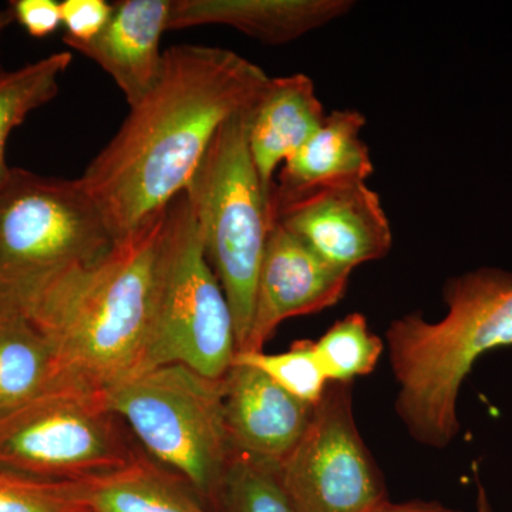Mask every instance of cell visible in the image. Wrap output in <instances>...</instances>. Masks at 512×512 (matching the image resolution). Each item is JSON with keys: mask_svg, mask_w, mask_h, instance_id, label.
Returning a JSON list of instances; mask_svg holds the SVG:
<instances>
[{"mask_svg": "<svg viewBox=\"0 0 512 512\" xmlns=\"http://www.w3.org/2000/svg\"><path fill=\"white\" fill-rule=\"evenodd\" d=\"M268 82L232 50H165L154 89L80 177L116 241L183 194L222 124L254 106Z\"/></svg>", "mask_w": 512, "mask_h": 512, "instance_id": "cell-1", "label": "cell"}, {"mask_svg": "<svg viewBox=\"0 0 512 512\" xmlns=\"http://www.w3.org/2000/svg\"><path fill=\"white\" fill-rule=\"evenodd\" d=\"M165 215L167 208L26 309L55 348L62 382L106 392L143 369Z\"/></svg>", "mask_w": 512, "mask_h": 512, "instance_id": "cell-2", "label": "cell"}, {"mask_svg": "<svg viewBox=\"0 0 512 512\" xmlns=\"http://www.w3.org/2000/svg\"><path fill=\"white\" fill-rule=\"evenodd\" d=\"M447 313L394 319L386 330L397 416L417 443L446 448L460 433L461 386L481 356L512 346V272L481 266L448 279Z\"/></svg>", "mask_w": 512, "mask_h": 512, "instance_id": "cell-3", "label": "cell"}, {"mask_svg": "<svg viewBox=\"0 0 512 512\" xmlns=\"http://www.w3.org/2000/svg\"><path fill=\"white\" fill-rule=\"evenodd\" d=\"M151 460L184 481L212 512L234 451L224 416V379L184 365L151 367L104 392Z\"/></svg>", "mask_w": 512, "mask_h": 512, "instance_id": "cell-4", "label": "cell"}, {"mask_svg": "<svg viewBox=\"0 0 512 512\" xmlns=\"http://www.w3.org/2000/svg\"><path fill=\"white\" fill-rule=\"evenodd\" d=\"M116 244L80 178L12 168L0 185V303L26 309Z\"/></svg>", "mask_w": 512, "mask_h": 512, "instance_id": "cell-5", "label": "cell"}, {"mask_svg": "<svg viewBox=\"0 0 512 512\" xmlns=\"http://www.w3.org/2000/svg\"><path fill=\"white\" fill-rule=\"evenodd\" d=\"M249 110L222 124L184 191L231 308L237 352L247 343L259 269L274 227L269 195L249 151Z\"/></svg>", "mask_w": 512, "mask_h": 512, "instance_id": "cell-6", "label": "cell"}, {"mask_svg": "<svg viewBox=\"0 0 512 512\" xmlns=\"http://www.w3.org/2000/svg\"><path fill=\"white\" fill-rule=\"evenodd\" d=\"M143 454L106 394L62 382L0 419V471L53 484L117 473Z\"/></svg>", "mask_w": 512, "mask_h": 512, "instance_id": "cell-7", "label": "cell"}, {"mask_svg": "<svg viewBox=\"0 0 512 512\" xmlns=\"http://www.w3.org/2000/svg\"><path fill=\"white\" fill-rule=\"evenodd\" d=\"M237 353L234 318L185 192L167 207L143 370L184 365L222 380Z\"/></svg>", "mask_w": 512, "mask_h": 512, "instance_id": "cell-8", "label": "cell"}, {"mask_svg": "<svg viewBox=\"0 0 512 512\" xmlns=\"http://www.w3.org/2000/svg\"><path fill=\"white\" fill-rule=\"evenodd\" d=\"M278 474L296 512H377L390 503L382 471L357 429L353 383H328Z\"/></svg>", "mask_w": 512, "mask_h": 512, "instance_id": "cell-9", "label": "cell"}, {"mask_svg": "<svg viewBox=\"0 0 512 512\" xmlns=\"http://www.w3.org/2000/svg\"><path fill=\"white\" fill-rule=\"evenodd\" d=\"M275 222L329 264L352 271L389 254L393 232L379 194L367 183L323 188L293 202Z\"/></svg>", "mask_w": 512, "mask_h": 512, "instance_id": "cell-10", "label": "cell"}, {"mask_svg": "<svg viewBox=\"0 0 512 512\" xmlns=\"http://www.w3.org/2000/svg\"><path fill=\"white\" fill-rule=\"evenodd\" d=\"M350 275L275 222L259 269L251 329L239 352H261L284 320L335 306L345 296Z\"/></svg>", "mask_w": 512, "mask_h": 512, "instance_id": "cell-11", "label": "cell"}, {"mask_svg": "<svg viewBox=\"0 0 512 512\" xmlns=\"http://www.w3.org/2000/svg\"><path fill=\"white\" fill-rule=\"evenodd\" d=\"M313 410L254 366L234 360L224 377L225 424L234 454L281 466L308 429Z\"/></svg>", "mask_w": 512, "mask_h": 512, "instance_id": "cell-12", "label": "cell"}, {"mask_svg": "<svg viewBox=\"0 0 512 512\" xmlns=\"http://www.w3.org/2000/svg\"><path fill=\"white\" fill-rule=\"evenodd\" d=\"M173 0H121L113 3L106 28L89 42H64L99 64L128 106H136L156 86L163 70L161 37L168 30Z\"/></svg>", "mask_w": 512, "mask_h": 512, "instance_id": "cell-13", "label": "cell"}, {"mask_svg": "<svg viewBox=\"0 0 512 512\" xmlns=\"http://www.w3.org/2000/svg\"><path fill=\"white\" fill-rule=\"evenodd\" d=\"M366 117L355 109L333 110L322 127L282 164L272 187L274 224L279 212L313 192L333 185L366 183L375 171L360 137Z\"/></svg>", "mask_w": 512, "mask_h": 512, "instance_id": "cell-14", "label": "cell"}, {"mask_svg": "<svg viewBox=\"0 0 512 512\" xmlns=\"http://www.w3.org/2000/svg\"><path fill=\"white\" fill-rule=\"evenodd\" d=\"M352 0H173L168 30L224 25L285 45L353 9Z\"/></svg>", "mask_w": 512, "mask_h": 512, "instance_id": "cell-15", "label": "cell"}, {"mask_svg": "<svg viewBox=\"0 0 512 512\" xmlns=\"http://www.w3.org/2000/svg\"><path fill=\"white\" fill-rule=\"evenodd\" d=\"M326 116L311 77H269L248 116L249 151L269 197L276 170L322 127Z\"/></svg>", "mask_w": 512, "mask_h": 512, "instance_id": "cell-16", "label": "cell"}, {"mask_svg": "<svg viewBox=\"0 0 512 512\" xmlns=\"http://www.w3.org/2000/svg\"><path fill=\"white\" fill-rule=\"evenodd\" d=\"M62 383L52 342L18 306L0 303V419Z\"/></svg>", "mask_w": 512, "mask_h": 512, "instance_id": "cell-17", "label": "cell"}, {"mask_svg": "<svg viewBox=\"0 0 512 512\" xmlns=\"http://www.w3.org/2000/svg\"><path fill=\"white\" fill-rule=\"evenodd\" d=\"M79 487L90 512H212L144 451L131 466Z\"/></svg>", "mask_w": 512, "mask_h": 512, "instance_id": "cell-18", "label": "cell"}, {"mask_svg": "<svg viewBox=\"0 0 512 512\" xmlns=\"http://www.w3.org/2000/svg\"><path fill=\"white\" fill-rule=\"evenodd\" d=\"M70 52L53 53L13 72H0V185L12 168L5 160L10 133L32 111L55 99L60 79L72 64Z\"/></svg>", "mask_w": 512, "mask_h": 512, "instance_id": "cell-19", "label": "cell"}, {"mask_svg": "<svg viewBox=\"0 0 512 512\" xmlns=\"http://www.w3.org/2000/svg\"><path fill=\"white\" fill-rule=\"evenodd\" d=\"M315 342L316 355L328 382L353 383L370 375L383 355L384 342L370 332L362 313H349Z\"/></svg>", "mask_w": 512, "mask_h": 512, "instance_id": "cell-20", "label": "cell"}, {"mask_svg": "<svg viewBox=\"0 0 512 512\" xmlns=\"http://www.w3.org/2000/svg\"><path fill=\"white\" fill-rule=\"evenodd\" d=\"M234 360L256 367L286 393L312 406L319 403L328 387V377L320 366L313 340H296L286 352L275 355L264 350L235 353Z\"/></svg>", "mask_w": 512, "mask_h": 512, "instance_id": "cell-21", "label": "cell"}, {"mask_svg": "<svg viewBox=\"0 0 512 512\" xmlns=\"http://www.w3.org/2000/svg\"><path fill=\"white\" fill-rule=\"evenodd\" d=\"M220 512H296L289 501L278 467L234 454L224 488Z\"/></svg>", "mask_w": 512, "mask_h": 512, "instance_id": "cell-22", "label": "cell"}, {"mask_svg": "<svg viewBox=\"0 0 512 512\" xmlns=\"http://www.w3.org/2000/svg\"><path fill=\"white\" fill-rule=\"evenodd\" d=\"M0 512H90L79 484H53L0 471Z\"/></svg>", "mask_w": 512, "mask_h": 512, "instance_id": "cell-23", "label": "cell"}, {"mask_svg": "<svg viewBox=\"0 0 512 512\" xmlns=\"http://www.w3.org/2000/svg\"><path fill=\"white\" fill-rule=\"evenodd\" d=\"M60 8L67 32L64 42H89L106 28L113 13L106 0H64Z\"/></svg>", "mask_w": 512, "mask_h": 512, "instance_id": "cell-24", "label": "cell"}, {"mask_svg": "<svg viewBox=\"0 0 512 512\" xmlns=\"http://www.w3.org/2000/svg\"><path fill=\"white\" fill-rule=\"evenodd\" d=\"M10 9L23 29L37 39L52 35L63 25L62 8L55 0H16Z\"/></svg>", "mask_w": 512, "mask_h": 512, "instance_id": "cell-25", "label": "cell"}, {"mask_svg": "<svg viewBox=\"0 0 512 512\" xmlns=\"http://www.w3.org/2000/svg\"><path fill=\"white\" fill-rule=\"evenodd\" d=\"M377 512H461L454 508L446 507L437 501H407V503H392L384 505L382 510Z\"/></svg>", "mask_w": 512, "mask_h": 512, "instance_id": "cell-26", "label": "cell"}, {"mask_svg": "<svg viewBox=\"0 0 512 512\" xmlns=\"http://www.w3.org/2000/svg\"><path fill=\"white\" fill-rule=\"evenodd\" d=\"M477 511L494 512L493 505H491L490 500H488L487 491H485L480 480H477Z\"/></svg>", "mask_w": 512, "mask_h": 512, "instance_id": "cell-27", "label": "cell"}, {"mask_svg": "<svg viewBox=\"0 0 512 512\" xmlns=\"http://www.w3.org/2000/svg\"><path fill=\"white\" fill-rule=\"evenodd\" d=\"M15 16H13L12 9L0 10V35L12 25Z\"/></svg>", "mask_w": 512, "mask_h": 512, "instance_id": "cell-28", "label": "cell"}, {"mask_svg": "<svg viewBox=\"0 0 512 512\" xmlns=\"http://www.w3.org/2000/svg\"><path fill=\"white\" fill-rule=\"evenodd\" d=\"M0 72H2V67H0Z\"/></svg>", "mask_w": 512, "mask_h": 512, "instance_id": "cell-29", "label": "cell"}]
</instances>
